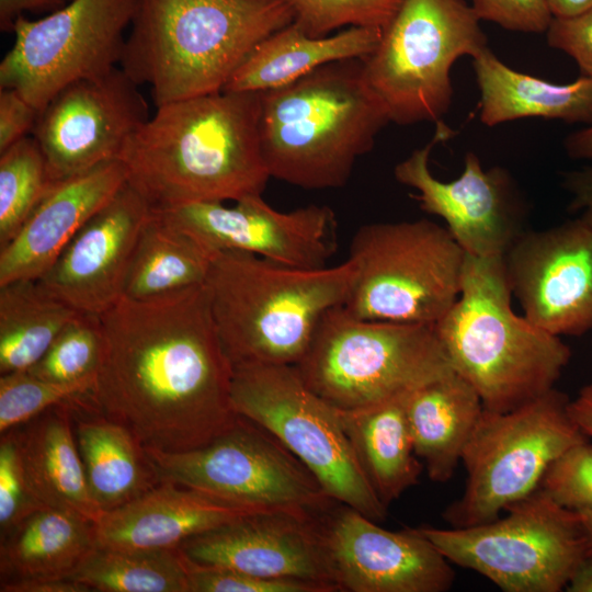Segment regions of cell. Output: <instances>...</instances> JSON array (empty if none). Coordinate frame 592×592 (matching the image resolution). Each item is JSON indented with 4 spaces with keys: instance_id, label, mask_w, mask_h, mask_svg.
I'll use <instances>...</instances> for the list:
<instances>
[{
    "instance_id": "1",
    "label": "cell",
    "mask_w": 592,
    "mask_h": 592,
    "mask_svg": "<svg viewBox=\"0 0 592 592\" xmlns=\"http://www.w3.org/2000/svg\"><path fill=\"white\" fill-rule=\"evenodd\" d=\"M100 318L104 352L90 394L98 412L167 452L205 445L235 423L234 368L205 284L122 297Z\"/></svg>"
},
{
    "instance_id": "2",
    "label": "cell",
    "mask_w": 592,
    "mask_h": 592,
    "mask_svg": "<svg viewBox=\"0 0 592 592\" xmlns=\"http://www.w3.org/2000/svg\"><path fill=\"white\" fill-rule=\"evenodd\" d=\"M118 157L151 210L262 195V92L219 91L159 106Z\"/></svg>"
},
{
    "instance_id": "3",
    "label": "cell",
    "mask_w": 592,
    "mask_h": 592,
    "mask_svg": "<svg viewBox=\"0 0 592 592\" xmlns=\"http://www.w3.org/2000/svg\"><path fill=\"white\" fill-rule=\"evenodd\" d=\"M294 20L287 0H138L119 67L156 106L219 92Z\"/></svg>"
},
{
    "instance_id": "4",
    "label": "cell",
    "mask_w": 592,
    "mask_h": 592,
    "mask_svg": "<svg viewBox=\"0 0 592 592\" xmlns=\"http://www.w3.org/2000/svg\"><path fill=\"white\" fill-rule=\"evenodd\" d=\"M388 123L362 58L325 65L264 91L260 133L270 177L306 190L341 187Z\"/></svg>"
},
{
    "instance_id": "5",
    "label": "cell",
    "mask_w": 592,
    "mask_h": 592,
    "mask_svg": "<svg viewBox=\"0 0 592 592\" xmlns=\"http://www.w3.org/2000/svg\"><path fill=\"white\" fill-rule=\"evenodd\" d=\"M354 281L346 259L298 269L253 253H214L205 287L223 349L232 366L297 365L323 315L345 303Z\"/></svg>"
},
{
    "instance_id": "6",
    "label": "cell",
    "mask_w": 592,
    "mask_h": 592,
    "mask_svg": "<svg viewBox=\"0 0 592 592\" xmlns=\"http://www.w3.org/2000/svg\"><path fill=\"white\" fill-rule=\"evenodd\" d=\"M503 257L466 253L462 289L434 325L453 369L490 411L515 409L555 388L571 360L570 348L517 316Z\"/></svg>"
},
{
    "instance_id": "7",
    "label": "cell",
    "mask_w": 592,
    "mask_h": 592,
    "mask_svg": "<svg viewBox=\"0 0 592 592\" xmlns=\"http://www.w3.org/2000/svg\"><path fill=\"white\" fill-rule=\"evenodd\" d=\"M295 366L339 410L386 402L454 371L434 325L360 319L342 305L323 315Z\"/></svg>"
},
{
    "instance_id": "8",
    "label": "cell",
    "mask_w": 592,
    "mask_h": 592,
    "mask_svg": "<svg viewBox=\"0 0 592 592\" xmlns=\"http://www.w3.org/2000/svg\"><path fill=\"white\" fill-rule=\"evenodd\" d=\"M354 265L342 305L366 320L435 325L457 300L466 253L429 219L372 223L354 234Z\"/></svg>"
},
{
    "instance_id": "9",
    "label": "cell",
    "mask_w": 592,
    "mask_h": 592,
    "mask_svg": "<svg viewBox=\"0 0 592 592\" xmlns=\"http://www.w3.org/2000/svg\"><path fill=\"white\" fill-rule=\"evenodd\" d=\"M480 19L465 0H403L362 58L364 76L390 123H437L453 100L451 69L488 47Z\"/></svg>"
},
{
    "instance_id": "10",
    "label": "cell",
    "mask_w": 592,
    "mask_h": 592,
    "mask_svg": "<svg viewBox=\"0 0 592 592\" xmlns=\"http://www.w3.org/2000/svg\"><path fill=\"white\" fill-rule=\"evenodd\" d=\"M569 401L553 388L509 411L483 408L462 456L467 473L464 491L443 512L451 527L499 517L539 488L558 456L588 440L569 413Z\"/></svg>"
},
{
    "instance_id": "11",
    "label": "cell",
    "mask_w": 592,
    "mask_h": 592,
    "mask_svg": "<svg viewBox=\"0 0 592 592\" xmlns=\"http://www.w3.org/2000/svg\"><path fill=\"white\" fill-rule=\"evenodd\" d=\"M505 511L503 517L469 527H417L449 562L478 572L504 592L566 589L590 559L578 512L539 488Z\"/></svg>"
},
{
    "instance_id": "12",
    "label": "cell",
    "mask_w": 592,
    "mask_h": 592,
    "mask_svg": "<svg viewBox=\"0 0 592 592\" xmlns=\"http://www.w3.org/2000/svg\"><path fill=\"white\" fill-rule=\"evenodd\" d=\"M236 412L275 436L315 476L333 500L375 522L387 506L366 479L338 409L311 390L295 365L234 368Z\"/></svg>"
},
{
    "instance_id": "13",
    "label": "cell",
    "mask_w": 592,
    "mask_h": 592,
    "mask_svg": "<svg viewBox=\"0 0 592 592\" xmlns=\"http://www.w3.org/2000/svg\"><path fill=\"white\" fill-rule=\"evenodd\" d=\"M145 449L160 480L231 502L316 515L338 503L275 436L242 415L200 447Z\"/></svg>"
},
{
    "instance_id": "14",
    "label": "cell",
    "mask_w": 592,
    "mask_h": 592,
    "mask_svg": "<svg viewBox=\"0 0 592 592\" xmlns=\"http://www.w3.org/2000/svg\"><path fill=\"white\" fill-rule=\"evenodd\" d=\"M138 0H70L39 20L21 15L0 62V89L18 90L41 113L67 86L119 65Z\"/></svg>"
},
{
    "instance_id": "15",
    "label": "cell",
    "mask_w": 592,
    "mask_h": 592,
    "mask_svg": "<svg viewBox=\"0 0 592 592\" xmlns=\"http://www.w3.org/2000/svg\"><path fill=\"white\" fill-rule=\"evenodd\" d=\"M455 135L443 121L432 139L413 150L394 170L396 180L418 193L420 207L441 217L465 253L477 258L503 257L525 231L526 201L511 173L502 167L485 169L467 152L457 179L441 181L430 170L433 147Z\"/></svg>"
},
{
    "instance_id": "16",
    "label": "cell",
    "mask_w": 592,
    "mask_h": 592,
    "mask_svg": "<svg viewBox=\"0 0 592 592\" xmlns=\"http://www.w3.org/2000/svg\"><path fill=\"white\" fill-rule=\"evenodd\" d=\"M138 87L116 67L67 86L48 102L32 136L53 182L118 159L128 138L149 118Z\"/></svg>"
},
{
    "instance_id": "17",
    "label": "cell",
    "mask_w": 592,
    "mask_h": 592,
    "mask_svg": "<svg viewBox=\"0 0 592 592\" xmlns=\"http://www.w3.org/2000/svg\"><path fill=\"white\" fill-rule=\"evenodd\" d=\"M153 212L212 252L238 250L293 267L320 269L337 249L335 216L326 205L281 212L262 195H250L234 206L201 202Z\"/></svg>"
},
{
    "instance_id": "18",
    "label": "cell",
    "mask_w": 592,
    "mask_h": 592,
    "mask_svg": "<svg viewBox=\"0 0 592 592\" xmlns=\"http://www.w3.org/2000/svg\"><path fill=\"white\" fill-rule=\"evenodd\" d=\"M503 263L531 322L558 337L592 330V229L579 218L523 231Z\"/></svg>"
},
{
    "instance_id": "19",
    "label": "cell",
    "mask_w": 592,
    "mask_h": 592,
    "mask_svg": "<svg viewBox=\"0 0 592 592\" xmlns=\"http://www.w3.org/2000/svg\"><path fill=\"white\" fill-rule=\"evenodd\" d=\"M334 583L345 592H445L452 562L418 530H385L338 502L322 517Z\"/></svg>"
},
{
    "instance_id": "20",
    "label": "cell",
    "mask_w": 592,
    "mask_h": 592,
    "mask_svg": "<svg viewBox=\"0 0 592 592\" xmlns=\"http://www.w3.org/2000/svg\"><path fill=\"white\" fill-rule=\"evenodd\" d=\"M326 513L260 512L195 535L178 549L201 565L315 581L338 592L322 528Z\"/></svg>"
},
{
    "instance_id": "21",
    "label": "cell",
    "mask_w": 592,
    "mask_h": 592,
    "mask_svg": "<svg viewBox=\"0 0 592 592\" xmlns=\"http://www.w3.org/2000/svg\"><path fill=\"white\" fill-rule=\"evenodd\" d=\"M150 212L126 181L37 281L78 311L101 316L123 297L133 252Z\"/></svg>"
},
{
    "instance_id": "22",
    "label": "cell",
    "mask_w": 592,
    "mask_h": 592,
    "mask_svg": "<svg viewBox=\"0 0 592 592\" xmlns=\"http://www.w3.org/2000/svg\"><path fill=\"white\" fill-rule=\"evenodd\" d=\"M126 181V169L118 159L54 181L15 237L0 247V285L38 280Z\"/></svg>"
},
{
    "instance_id": "23",
    "label": "cell",
    "mask_w": 592,
    "mask_h": 592,
    "mask_svg": "<svg viewBox=\"0 0 592 592\" xmlns=\"http://www.w3.org/2000/svg\"><path fill=\"white\" fill-rule=\"evenodd\" d=\"M267 511L161 480L94 523L95 546L174 549L186 539L238 519Z\"/></svg>"
},
{
    "instance_id": "24",
    "label": "cell",
    "mask_w": 592,
    "mask_h": 592,
    "mask_svg": "<svg viewBox=\"0 0 592 592\" xmlns=\"http://www.w3.org/2000/svg\"><path fill=\"white\" fill-rule=\"evenodd\" d=\"M72 400L11 431L25 480L37 501L46 508L69 511L95 523L103 512L88 487L73 432Z\"/></svg>"
},
{
    "instance_id": "25",
    "label": "cell",
    "mask_w": 592,
    "mask_h": 592,
    "mask_svg": "<svg viewBox=\"0 0 592 592\" xmlns=\"http://www.w3.org/2000/svg\"><path fill=\"white\" fill-rule=\"evenodd\" d=\"M71 414L88 487L103 513L161 481L144 444L126 426L98 412L89 394L72 400Z\"/></svg>"
},
{
    "instance_id": "26",
    "label": "cell",
    "mask_w": 592,
    "mask_h": 592,
    "mask_svg": "<svg viewBox=\"0 0 592 592\" xmlns=\"http://www.w3.org/2000/svg\"><path fill=\"white\" fill-rule=\"evenodd\" d=\"M482 410L476 389L455 371L407 396L414 453L432 481L445 483L454 476Z\"/></svg>"
},
{
    "instance_id": "27",
    "label": "cell",
    "mask_w": 592,
    "mask_h": 592,
    "mask_svg": "<svg viewBox=\"0 0 592 592\" xmlns=\"http://www.w3.org/2000/svg\"><path fill=\"white\" fill-rule=\"evenodd\" d=\"M473 68L487 126L528 117L592 124V77L549 82L510 68L489 47L473 58Z\"/></svg>"
},
{
    "instance_id": "28",
    "label": "cell",
    "mask_w": 592,
    "mask_h": 592,
    "mask_svg": "<svg viewBox=\"0 0 592 592\" xmlns=\"http://www.w3.org/2000/svg\"><path fill=\"white\" fill-rule=\"evenodd\" d=\"M380 37L382 30L372 27H348L312 37L293 22L261 42L224 90L264 92L281 88L325 65L365 58Z\"/></svg>"
},
{
    "instance_id": "29",
    "label": "cell",
    "mask_w": 592,
    "mask_h": 592,
    "mask_svg": "<svg viewBox=\"0 0 592 592\" xmlns=\"http://www.w3.org/2000/svg\"><path fill=\"white\" fill-rule=\"evenodd\" d=\"M409 394L364 409H338L357 462L387 508L419 482L423 470L406 415Z\"/></svg>"
},
{
    "instance_id": "30",
    "label": "cell",
    "mask_w": 592,
    "mask_h": 592,
    "mask_svg": "<svg viewBox=\"0 0 592 592\" xmlns=\"http://www.w3.org/2000/svg\"><path fill=\"white\" fill-rule=\"evenodd\" d=\"M94 547L93 522L69 511L43 508L1 537V581L71 578Z\"/></svg>"
},
{
    "instance_id": "31",
    "label": "cell",
    "mask_w": 592,
    "mask_h": 592,
    "mask_svg": "<svg viewBox=\"0 0 592 592\" xmlns=\"http://www.w3.org/2000/svg\"><path fill=\"white\" fill-rule=\"evenodd\" d=\"M214 253L151 210L133 252L123 297L147 300L202 285Z\"/></svg>"
},
{
    "instance_id": "32",
    "label": "cell",
    "mask_w": 592,
    "mask_h": 592,
    "mask_svg": "<svg viewBox=\"0 0 592 592\" xmlns=\"http://www.w3.org/2000/svg\"><path fill=\"white\" fill-rule=\"evenodd\" d=\"M79 314L37 280L0 285V374L30 369Z\"/></svg>"
},
{
    "instance_id": "33",
    "label": "cell",
    "mask_w": 592,
    "mask_h": 592,
    "mask_svg": "<svg viewBox=\"0 0 592 592\" xmlns=\"http://www.w3.org/2000/svg\"><path fill=\"white\" fill-rule=\"evenodd\" d=\"M71 578L98 592H190L186 559L178 548L95 546Z\"/></svg>"
},
{
    "instance_id": "34",
    "label": "cell",
    "mask_w": 592,
    "mask_h": 592,
    "mask_svg": "<svg viewBox=\"0 0 592 592\" xmlns=\"http://www.w3.org/2000/svg\"><path fill=\"white\" fill-rule=\"evenodd\" d=\"M52 183L33 136L0 152V247L15 237Z\"/></svg>"
},
{
    "instance_id": "35",
    "label": "cell",
    "mask_w": 592,
    "mask_h": 592,
    "mask_svg": "<svg viewBox=\"0 0 592 592\" xmlns=\"http://www.w3.org/2000/svg\"><path fill=\"white\" fill-rule=\"evenodd\" d=\"M103 352L104 333L100 316L80 312L27 372L55 383L96 379Z\"/></svg>"
},
{
    "instance_id": "36",
    "label": "cell",
    "mask_w": 592,
    "mask_h": 592,
    "mask_svg": "<svg viewBox=\"0 0 592 592\" xmlns=\"http://www.w3.org/2000/svg\"><path fill=\"white\" fill-rule=\"evenodd\" d=\"M95 379L55 383L27 371L0 376L1 435L26 423L42 412L93 390Z\"/></svg>"
},
{
    "instance_id": "37",
    "label": "cell",
    "mask_w": 592,
    "mask_h": 592,
    "mask_svg": "<svg viewBox=\"0 0 592 592\" xmlns=\"http://www.w3.org/2000/svg\"><path fill=\"white\" fill-rule=\"evenodd\" d=\"M294 22L309 36L322 37L348 27L384 30L403 0H287Z\"/></svg>"
},
{
    "instance_id": "38",
    "label": "cell",
    "mask_w": 592,
    "mask_h": 592,
    "mask_svg": "<svg viewBox=\"0 0 592 592\" xmlns=\"http://www.w3.org/2000/svg\"><path fill=\"white\" fill-rule=\"evenodd\" d=\"M559 505L574 511H592V443H577L548 467L539 485Z\"/></svg>"
},
{
    "instance_id": "39",
    "label": "cell",
    "mask_w": 592,
    "mask_h": 592,
    "mask_svg": "<svg viewBox=\"0 0 592 592\" xmlns=\"http://www.w3.org/2000/svg\"><path fill=\"white\" fill-rule=\"evenodd\" d=\"M185 559L190 592H332L315 581L262 578Z\"/></svg>"
},
{
    "instance_id": "40",
    "label": "cell",
    "mask_w": 592,
    "mask_h": 592,
    "mask_svg": "<svg viewBox=\"0 0 592 592\" xmlns=\"http://www.w3.org/2000/svg\"><path fill=\"white\" fill-rule=\"evenodd\" d=\"M46 508L25 480L12 431L0 440V535L4 537L34 512Z\"/></svg>"
},
{
    "instance_id": "41",
    "label": "cell",
    "mask_w": 592,
    "mask_h": 592,
    "mask_svg": "<svg viewBox=\"0 0 592 592\" xmlns=\"http://www.w3.org/2000/svg\"><path fill=\"white\" fill-rule=\"evenodd\" d=\"M480 20L522 33H544L553 15L546 0H471Z\"/></svg>"
},
{
    "instance_id": "42",
    "label": "cell",
    "mask_w": 592,
    "mask_h": 592,
    "mask_svg": "<svg viewBox=\"0 0 592 592\" xmlns=\"http://www.w3.org/2000/svg\"><path fill=\"white\" fill-rule=\"evenodd\" d=\"M546 38L551 48L570 56L583 76L592 77V9L570 18H553Z\"/></svg>"
},
{
    "instance_id": "43",
    "label": "cell",
    "mask_w": 592,
    "mask_h": 592,
    "mask_svg": "<svg viewBox=\"0 0 592 592\" xmlns=\"http://www.w3.org/2000/svg\"><path fill=\"white\" fill-rule=\"evenodd\" d=\"M38 111L15 89H0V152L32 133Z\"/></svg>"
},
{
    "instance_id": "44",
    "label": "cell",
    "mask_w": 592,
    "mask_h": 592,
    "mask_svg": "<svg viewBox=\"0 0 592 592\" xmlns=\"http://www.w3.org/2000/svg\"><path fill=\"white\" fill-rule=\"evenodd\" d=\"M562 187L569 193V209L579 213L578 218L592 229V166L562 174Z\"/></svg>"
},
{
    "instance_id": "45",
    "label": "cell",
    "mask_w": 592,
    "mask_h": 592,
    "mask_svg": "<svg viewBox=\"0 0 592 592\" xmlns=\"http://www.w3.org/2000/svg\"><path fill=\"white\" fill-rule=\"evenodd\" d=\"M0 592H91V589L72 578H35L1 581Z\"/></svg>"
},
{
    "instance_id": "46",
    "label": "cell",
    "mask_w": 592,
    "mask_h": 592,
    "mask_svg": "<svg viewBox=\"0 0 592 592\" xmlns=\"http://www.w3.org/2000/svg\"><path fill=\"white\" fill-rule=\"evenodd\" d=\"M64 0H0V29L2 32L13 30L16 19L24 11H50L65 5Z\"/></svg>"
},
{
    "instance_id": "47",
    "label": "cell",
    "mask_w": 592,
    "mask_h": 592,
    "mask_svg": "<svg viewBox=\"0 0 592 592\" xmlns=\"http://www.w3.org/2000/svg\"><path fill=\"white\" fill-rule=\"evenodd\" d=\"M569 413L582 433L592 439V383L583 386L577 397L570 399Z\"/></svg>"
},
{
    "instance_id": "48",
    "label": "cell",
    "mask_w": 592,
    "mask_h": 592,
    "mask_svg": "<svg viewBox=\"0 0 592 592\" xmlns=\"http://www.w3.org/2000/svg\"><path fill=\"white\" fill-rule=\"evenodd\" d=\"M563 147L568 157L572 159H592V124L569 134Z\"/></svg>"
},
{
    "instance_id": "49",
    "label": "cell",
    "mask_w": 592,
    "mask_h": 592,
    "mask_svg": "<svg viewBox=\"0 0 592 592\" xmlns=\"http://www.w3.org/2000/svg\"><path fill=\"white\" fill-rule=\"evenodd\" d=\"M553 18H570L592 9V0H546Z\"/></svg>"
},
{
    "instance_id": "50",
    "label": "cell",
    "mask_w": 592,
    "mask_h": 592,
    "mask_svg": "<svg viewBox=\"0 0 592 592\" xmlns=\"http://www.w3.org/2000/svg\"><path fill=\"white\" fill-rule=\"evenodd\" d=\"M569 592H592V560L588 559L566 588Z\"/></svg>"
},
{
    "instance_id": "51",
    "label": "cell",
    "mask_w": 592,
    "mask_h": 592,
    "mask_svg": "<svg viewBox=\"0 0 592 592\" xmlns=\"http://www.w3.org/2000/svg\"><path fill=\"white\" fill-rule=\"evenodd\" d=\"M578 514L587 537L589 556L592 560V511H580Z\"/></svg>"
},
{
    "instance_id": "52",
    "label": "cell",
    "mask_w": 592,
    "mask_h": 592,
    "mask_svg": "<svg viewBox=\"0 0 592 592\" xmlns=\"http://www.w3.org/2000/svg\"><path fill=\"white\" fill-rule=\"evenodd\" d=\"M64 1H66V2H67V1H69V0H64Z\"/></svg>"
}]
</instances>
